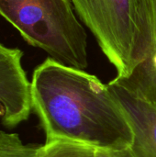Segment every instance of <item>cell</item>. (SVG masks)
<instances>
[{
    "label": "cell",
    "instance_id": "cell-1",
    "mask_svg": "<svg viewBox=\"0 0 156 157\" xmlns=\"http://www.w3.org/2000/svg\"><path fill=\"white\" fill-rule=\"evenodd\" d=\"M30 93L46 142L94 149L131 146L132 132L124 110L96 75L48 58L34 70Z\"/></svg>",
    "mask_w": 156,
    "mask_h": 157
},
{
    "label": "cell",
    "instance_id": "cell-2",
    "mask_svg": "<svg viewBox=\"0 0 156 157\" xmlns=\"http://www.w3.org/2000/svg\"><path fill=\"white\" fill-rule=\"evenodd\" d=\"M74 8L115 67L127 78L150 52L153 0H71Z\"/></svg>",
    "mask_w": 156,
    "mask_h": 157
},
{
    "label": "cell",
    "instance_id": "cell-3",
    "mask_svg": "<svg viewBox=\"0 0 156 157\" xmlns=\"http://www.w3.org/2000/svg\"><path fill=\"white\" fill-rule=\"evenodd\" d=\"M0 16L50 58L77 69L87 67V35L71 0H0Z\"/></svg>",
    "mask_w": 156,
    "mask_h": 157
},
{
    "label": "cell",
    "instance_id": "cell-4",
    "mask_svg": "<svg viewBox=\"0 0 156 157\" xmlns=\"http://www.w3.org/2000/svg\"><path fill=\"white\" fill-rule=\"evenodd\" d=\"M23 52L0 42L1 120L12 128L25 121L32 110L30 81L22 66Z\"/></svg>",
    "mask_w": 156,
    "mask_h": 157
},
{
    "label": "cell",
    "instance_id": "cell-5",
    "mask_svg": "<svg viewBox=\"0 0 156 157\" xmlns=\"http://www.w3.org/2000/svg\"><path fill=\"white\" fill-rule=\"evenodd\" d=\"M108 87L121 105L132 132L135 157H156V108L113 79Z\"/></svg>",
    "mask_w": 156,
    "mask_h": 157
},
{
    "label": "cell",
    "instance_id": "cell-6",
    "mask_svg": "<svg viewBox=\"0 0 156 157\" xmlns=\"http://www.w3.org/2000/svg\"><path fill=\"white\" fill-rule=\"evenodd\" d=\"M153 6L154 36L150 52L129 77L114 79L156 108V0H153Z\"/></svg>",
    "mask_w": 156,
    "mask_h": 157
},
{
    "label": "cell",
    "instance_id": "cell-7",
    "mask_svg": "<svg viewBox=\"0 0 156 157\" xmlns=\"http://www.w3.org/2000/svg\"><path fill=\"white\" fill-rule=\"evenodd\" d=\"M94 148L61 141L46 142L37 157H94Z\"/></svg>",
    "mask_w": 156,
    "mask_h": 157
},
{
    "label": "cell",
    "instance_id": "cell-8",
    "mask_svg": "<svg viewBox=\"0 0 156 157\" xmlns=\"http://www.w3.org/2000/svg\"><path fill=\"white\" fill-rule=\"evenodd\" d=\"M40 146L25 144L18 134L0 131V157H37Z\"/></svg>",
    "mask_w": 156,
    "mask_h": 157
},
{
    "label": "cell",
    "instance_id": "cell-9",
    "mask_svg": "<svg viewBox=\"0 0 156 157\" xmlns=\"http://www.w3.org/2000/svg\"><path fill=\"white\" fill-rule=\"evenodd\" d=\"M94 157H135L131 147L120 149H96Z\"/></svg>",
    "mask_w": 156,
    "mask_h": 157
}]
</instances>
